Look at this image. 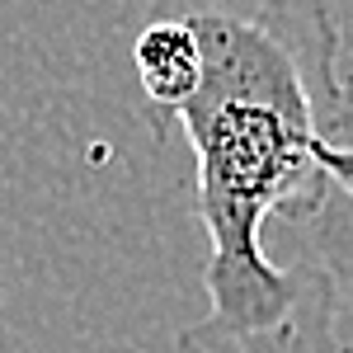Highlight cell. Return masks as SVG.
<instances>
[{"mask_svg": "<svg viewBox=\"0 0 353 353\" xmlns=\"http://www.w3.org/2000/svg\"><path fill=\"white\" fill-rule=\"evenodd\" d=\"M203 48V85L174 113L198 161V221L212 241V311L179 353H344V283L311 254L273 264L264 226L325 217L334 184L321 137L349 113L330 0H161Z\"/></svg>", "mask_w": 353, "mask_h": 353, "instance_id": "cell-1", "label": "cell"}, {"mask_svg": "<svg viewBox=\"0 0 353 353\" xmlns=\"http://www.w3.org/2000/svg\"><path fill=\"white\" fill-rule=\"evenodd\" d=\"M132 61H137V85H141V99H146V118L156 132L174 128V113L193 99V90L203 85V48H198V33L184 14L161 10L141 24L132 43Z\"/></svg>", "mask_w": 353, "mask_h": 353, "instance_id": "cell-2", "label": "cell"}, {"mask_svg": "<svg viewBox=\"0 0 353 353\" xmlns=\"http://www.w3.org/2000/svg\"><path fill=\"white\" fill-rule=\"evenodd\" d=\"M316 161H321V170L330 174V184L353 203V132L349 128H334L330 137H321Z\"/></svg>", "mask_w": 353, "mask_h": 353, "instance_id": "cell-3", "label": "cell"}]
</instances>
